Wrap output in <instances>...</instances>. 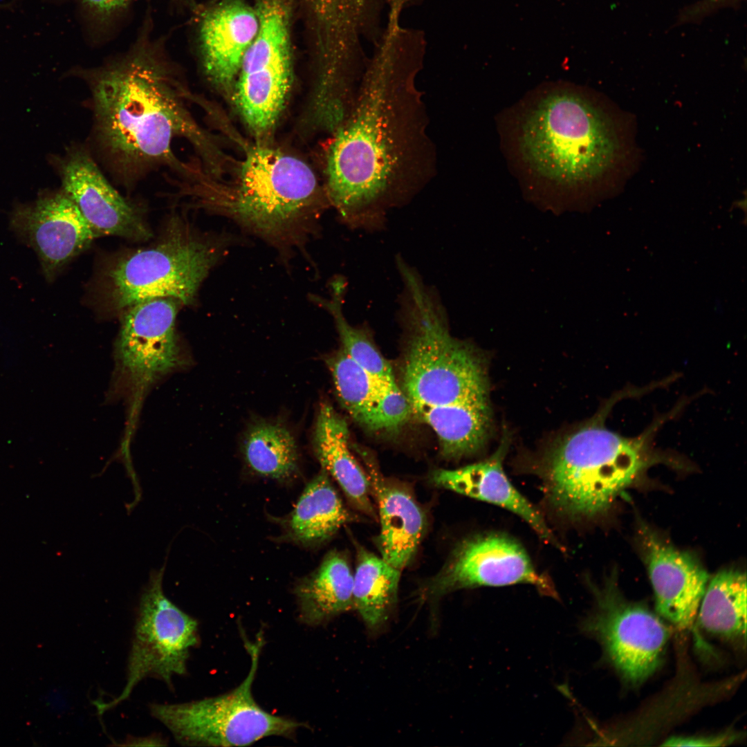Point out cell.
<instances>
[{
    "mask_svg": "<svg viewBox=\"0 0 747 747\" xmlns=\"http://www.w3.org/2000/svg\"><path fill=\"white\" fill-rule=\"evenodd\" d=\"M425 48L421 35L388 24L333 131L325 192L351 228L381 229L389 210L409 202L436 174V152L416 83Z\"/></svg>",
    "mask_w": 747,
    "mask_h": 747,
    "instance_id": "cell-1",
    "label": "cell"
},
{
    "mask_svg": "<svg viewBox=\"0 0 747 747\" xmlns=\"http://www.w3.org/2000/svg\"><path fill=\"white\" fill-rule=\"evenodd\" d=\"M82 74L92 113L89 147L120 185L131 188L160 169L194 179L196 170L174 151L177 138L187 140L207 168L216 167L217 150L187 105L192 94L160 50L138 44Z\"/></svg>",
    "mask_w": 747,
    "mask_h": 747,
    "instance_id": "cell-2",
    "label": "cell"
},
{
    "mask_svg": "<svg viewBox=\"0 0 747 747\" xmlns=\"http://www.w3.org/2000/svg\"><path fill=\"white\" fill-rule=\"evenodd\" d=\"M643 394L642 388L634 387L615 393L596 415L548 452L542 469L544 489L558 511L572 518L602 514L650 465L670 460L654 440L661 427L681 411L680 404L657 416L636 436H623L605 425L617 402Z\"/></svg>",
    "mask_w": 747,
    "mask_h": 747,
    "instance_id": "cell-3",
    "label": "cell"
},
{
    "mask_svg": "<svg viewBox=\"0 0 747 747\" xmlns=\"http://www.w3.org/2000/svg\"><path fill=\"white\" fill-rule=\"evenodd\" d=\"M185 194L263 239L282 257L304 249L330 205L307 164L264 145L248 150L232 187L212 188L201 181Z\"/></svg>",
    "mask_w": 747,
    "mask_h": 747,
    "instance_id": "cell-4",
    "label": "cell"
},
{
    "mask_svg": "<svg viewBox=\"0 0 747 747\" xmlns=\"http://www.w3.org/2000/svg\"><path fill=\"white\" fill-rule=\"evenodd\" d=\"M397 265L403 284L399 310L407 332L402 389L412 411L488 398L479 355L451 335L437 294L403 259Z\"/></svg>",
    "mask_w": 747,
    "mask_h": 747,
    "instance_id": "cell-5",
    "label": "cell"
},
{
    "mask_svg": "<svg viewBox=\"0 0 747 747\" xmlns=\"http://www.w3.org/2000/svg\"><path fill=\"white\" fill-rule=\"evenodd\" d=\"M518 146L533 173L564 187L602 176L618 150L605 115L587 99L564 91L545 95L526 111Z\"/></svg>",
    "mask_w": 747,
    "mask_h": 747,
    "instance_id": "cell-6",
    "label": "cell"
},
{
    "mask_svg": "<svg viewBox=\"0 0 747 747\" xmlns=\"http://www.w3.org/2000/svg\"><path fill=\"white\" fill-rule=\"evenodd\" d=\"M226 238L205 236L178 219L156 244L117 257L104 270L102 288L111 310L169 297L193 304L202 282L228 247Z\"/></svg>",
    "mask_w": 747,
    "mask_h": 747,
    "instance_id": "cell-7",
    "label": "cell"
},
{
    "mask_svg": "<svg viewBox=\"0 0 747 747\" xmlns=\"http://www.w3.org/2000/svg\"><path fill=\"white\" fill-rule=\"evenodd\" d=\"M257 642L248 643L251 666L237 688L198 701L152 703L151 716L171 732L176 741L187 746H243L269 736H293L303 723L265 711L252 697L262 640Z\"/></svg>",
    "mask_w": 747,
    "mask_h": 747,
    "instance_id": "cell-8",
    "label": "cell"
},
{
    "mask_svg": "<svg viewBox=\"0 0 747 747\" xmlns=\"http://www.w3.org/2000/svg\"><path fill=\"white\" fill-rule=\"evenodd\" d=\"M165 564L150 572L140 596L126 683L111 701L99 704L102 714L127 699L144 679L155 678L173 690V680L187 674L190 649L199 642L198 622L165 595Z\"/></svg>",
    "mask_w": 747,
    "mask_h": 747,
    "instance_id": "cell-9",
    "label": "cell"
},
{
    "mask_svg": "<svg viewBox=\"0 0 747 747\" xmlns=\"http://www.w3.org/2000/svg\"><path fill=\"white\" fill-rule=\"evenodd\" d=\"M259 28L239 71L234 101L257 138L274 129L292 79L290 0H255Z\"/></svg>",
    "mask_w": 747,
    "mask_h": 747,
    "instance_id": "cell-10",
    "label": "cell"
},
{
    "mask_svg": "<svg viewBox=\"0 0 747 747\" xmlns=\"http://www.w3.org/2000/svg\"><path fill=\"white\" fill-rule=\"evenodd\" d=\"M596 592V609L583 620L582 630L597 638L626 680H645L661 663L670 636L667 627L646 607L620 597L613 584Z\"/></svg>",
    "mask_w": 747,
    "mask_h": 747,
    "instance_id": "cell-11",
    "label": "cell"
},
{
    "mask_svg": "<svg viewBox=\"0 0 747 747\" xmlns=\"http://www.w3.org/2000/svg\"><path fill=\"white\" fill-rule=\"evenodd\" d=\"M531 584L557 598L552 582L535 568L522 545L504 533H489L464 540L443 569L423 587L424 598L479 587Z\"/></svg>",
    "mask_w": 747,
    "mask_h": 747,
    "instance_id": "cell-12",
    "label": "cell"
},
{
    "mask_svg": "<svg viewBox=\"0 0 747 747\" xmlns=\"http://www.w3.org/2000/svg\"><path fill=\"white\" fill-rule=\"evenodd\" d=\"M180 304L173 298H154L123 311L117 358L134 384H149L181 365L175 328Z\"/></svg>",
    "mask_w": 747,
    "mask_h": 747,
    "instance_id": "cell-13",
    "label": "cell"
},
{
    "mask_svg": "<svg viewBox=\"0 0 747 747\" xmlns=\"http://www.w3.org/2000/svg\"><path fill=\"white\" fill-rule=\"evenodd\" d=\"M60 172L63 191L97 237L149 238L151 232L140 209L112 186L89 147L73 149L62 160Z\"/></svg>",
    "mask_w": 747,
    "mask_h": 747,
    "instance_id": "cell-14",
    "label": "cell"
},
{
    "mask_svg": "<svg viewBox=\"0 0 747 747\" xmlns=\"http://www.w3.org/2000/svg\"><path fill=\"white\" fill-rule=\"evenodd\" d=\"M11 225L36 252L48 281L97 238L64 191L17 209Z\"/></svg>",
    "mask_w": 747,
    "mask_h": 747,
    "instance_id": "cell-15",
    "label": "cell"
},
{
    "mask_svg": "<svg viewBox=\"0 0 747 747\" xmlns=\"http://www.w3.org/2000/svg\"><path fill=\"white\" fill-rule=\"evenodd\" d=\"M639 537L657 612L679 629L691 627L708 583L707 571L692 555L648 527L641 526Z\"/></svg>",
    "mask_w": 747,
    "mask_h": 747,
    "instance_id": "cell-16",
    "label": "cell"
},
{
    "mask_svg": "<svg viewBox=\"0 0 747 747\" xmlns=\"http://www.w3.org/2000/svg\"><path fill=\"white\" fill-rule=\"evenodd\" d=\"M199 28L205 75L214 85L228 88L257 35L259 19L255 8L244 0H222L205 12Z\"/></svg>",
    "mask_w": 747,
    "mask_h": 747,
    "instance_id": "cell-17",
    "label": "cell"
},
{
    "mask_svg": "<svg viewBox=\"0 0 747 747\" xmlns=\"http://www.w3.org/2000/svg\"><path fill=\"white\" fill-rule=\"evenodd\" d=\"M508 442L504 439L499 449L488 459L454 469L437 470L432 475L433 483L453 492L495 504L524 520L544 540L557 545L551 529L539 511L511 483L502 462Z\"/></svg>",
    "mask_w": 747,
    "mask_h": 747,
    "instance_id": "cell-18",
    "label": "cell"
},
{
    "mask_svg": "<svg viewBox=\"0 0 747 747\" xmlns=\"http://www.w3.org/2000/svg\"><path fill=\"white\" fill-rule=\"evenodd\" d=\"M367 474L380 522V557L401 572L424 535L425 514L406 487L385 478L372 465Z\"/></svg>",
    "mask_w": 747,
    "mask_h": 747,
    "instance_id": "cell-19",
    "label": "cell"
},
{
    "mask_svg": "<svg viewBox=\"0 0 747 747\" xmlns=\"http://www.w3.org/2000/svg\"><path fill=\"white\" fill-rule=\"evenodd\" d=\"M312 443L321 468L338 483L351 505L377 519L367 474L351 452L347 423L328 401L320 405Z\"/></svg>",
    "mask_w": 747,
    "mask_h": 747,
    "instance_id": "cell-20",
    "label": "cell"
},
{
    "mask_svg": "<svg viewBox=\"0 0 747 747\" xmlns=\"http://www.w3.org/2000/svg\"><path fill=\"white\" fill-rule=\"evenodd\" d=\"M412 414L432 429L439 440L441 454L449 459H459L481 450L491 423L488 398L422 407Z\"/></svg>",
    "mask_w": 747,
    "mask_h": 747,
    "instance_id": "cell-21",
    "label": "cell"
},
{
    "mask_svg": "<svg viewBox=\"0 0 747 747\" xmlns=\"http://www.w3.org/2000/svg\"><path fill=\"white\" fill-rule=\"evenodd\" d=\"M353 573L347 556L331 551L296 586L299 619L317 625L353 609Z\"/></svg>",
    "mask_w": 747,
    "mask_h": 747,
    "instance_id": "cell-22",
    "label": "cell"
},
{
    "mask_svg": "<svg viewBox=\"0 0 747 747\" xmlns=\"http://www.w3.org/2000/svg\"><path fill=\"white\" fill-rule=\"evenodd\" d=\"M356 519L343 504L329 474L322 468L299 497L288 519L287 531L293 541L315 545Z\"/></svg>",
    "mask_w": 747,
    "mask_h": 747,
    "instance_id": "cell-23",
    "label": "cell"
},
{
    "mask_svg": "<svg viewBox=\"0 0 747 747\" xmlns=\"http://www.w3.org/2000/svg\"><path fill=\"white\" fill-rule=\"evenodd\" d=\"M697 615L701 627L708 633L746 641L745 573L725 569L717 573L708 583Z\"/></svg>",
    "mask_w": 747,
    "mask_h": 747,
    "instance_id": "cell-24",
    "label": "cell"
},
{
    "mask_svg": "<svg viewBox=\"0 0 747 747\" xmlns=\"http://www.w3.org/2000/svg\"><path fill=\"white\" fill-rule=\"evenodd\" d=\"M400 573L381 557L357 545L353 609L369 629H376L387 620L397 600Z\"/></svg>",
    "mask_w": 747,
    "mask_h": 747,
    "instance_id": "cell-25",
    "label": "cell"
},
{
    "mask_svg": "<svg viewBox=\"0 0 747 747\" xmlns=\"http://www.w3.org/2000/svg\"><path fill=\"white\" fill-rule=\"evenodd\" d=\"M241 450L247 465L261 476L284 480L297 471V443L282 423L255 421L244 434Z\"/></svg>",
    "mask_w": 747,
    "mask_h": 747,
    "instance_id": "cell-26",
    "label": "cell"
},
{
    "mask_svg": "<svg viewBox=\"0 0 747 747\" xmlns=\"http://www.w3.org/2000/svg\"><path fill=\"white\" fill-rule=\"evenodd\" d=\"M338 400L349 415L371 431L384 430L377 411L378 385L375 380L340 348L326 357Z\"/></svg>",
    "mask_w": 747,
    "mask_h": 747,
    "instance_id": "cell-27",
    "label": "cell"
},
{
    "mask_svg": "<svg viewBox=\"0 0 747 747\" xmlns=\"http://www.w3.org/2000/svg\"><path fill=\"white\" fill-rule=\"evenodd\" d=\"M346 290L347 282L343 277L338 276L329 284V297L310 295V299L333 317L341 348L357 365L376 380H395L390 364L377 349L367 331L352 326L347 320L342 310Z\"/></svg>",
    "mask_w": 747,
    "mask_h": 747,
    "instance_id": "cell-28",
    "label": "cell"
},
{
    "mask_svg": "<svg viewBox=\"0 0 747 747\" xmlns=\"http://www.w3.org/2000/svg\"><path fill=\"white\" fill-rule=\"evenodd\" d=\"M313 24L333 29L354 23L367 15L378 0H305Z\"/></svg>",
    "mask_w": 747,
    "mask_h": 747,
    "instance_id": "cell-29",
    "label": "cell"
},
{
    "mask_svg": "<svg viewBox=\"0 0 747 747\" xmlns=\"http://www.w3.org/2000/svg\"><path fill=\"white\" fill-rule=\"evenodd\" d=\"M377 411L384 430H394L412 414L408 398L396 380L380 381L378 385Z\"/></svg>",
    "mask_w": 747,
    "mask_h": 747,
    "instance_id": "cell-30",
    "label": "cell"
},
{
    "mask_svg": "<svg viewBox=\"0 0 747 747\" xmlns=\"http://www.w3.org/2000/svg\"><path fill=\"white\" fill-rule=\"evenodd\" d=\"M734 735L725 733L717 736L672 737L663 745L665 746H723L735 741Z\"/></svg>",
    "mask_w": 747,
    "mask_h": 747,
    "instance_id": "cell-31",
    "label": "cell"
},
{
    "mask_svg": "<svg viewBox=\"0 0 747 747\" xmlns=\"http://www.w3.org/2000/svg\"><path fill=\"white\" fill-rule=\"evenodd\" d=\"M737 1L739 0H703L689 10L688 13L691 17L699 16Z\"/></svg>",
    "mask_w": 747,
    "mask_h": 747,
    "instance_id": "cell-32",
    "label": "cell"
},
{
    "mask_svg": "<svg viewBox=\"0 0 747 747\" xmlns=\"http://www.w3.org/2000/svg\"><path fill=\"white\" fill-rule=\"evenodd\" d=\"M91 10L100 15H108L113 11L111 0H82Z\"/></svg>",
    "mask_w": 747,
    "mask_h": 747,
    "instance_id": "cell-33",
    "label": "cell"
},
{
    "mask_svg": "<svg viewBox=\"0 0 747 747\" xmlns=\"http://www.w3.org/2000/svg\"><path fill=\"white\" fill-rule=\"evenodd\" d=\"M130 0H111L113 11L120 9L127 5Z\"/></svg>",
    "mask_w": 747,
    "mask_h": 747,
    "instance_id": "cell-34",
    "label": "cell"
}]
</instances>
